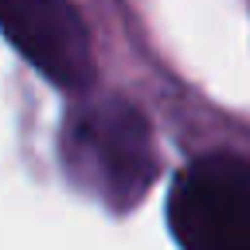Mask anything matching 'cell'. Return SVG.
Wrapping results in <instances>:
<instances>
[{
	"instance_id": "cell-2",
	"label": "cell",
	"mask_w": 250,
	"mask_h": 250,
	"mask_svg": "<svg viewBox=\"0 0 250 250\" xmlns=\"http://www.w3.org/2000/svg\"><path fill=\"white\" fill-rule=\"evenodd\" d=\"M180 250H250V160L199 156L168 191Z\"/></svg>"
},
{
	"instance_id": "cell-3",
	"label": "cell",
	"mask_w": 250,
	"mask_h": 250,
	"mask_svg": "<svg viewBox=\"0 0 250 250\" xmlns=\"http://www.w3.org/2000/svg\"><path fill=\"white\" fill-rule=\"evenodd\" d=\"M0 31L51 86L82 94L94 82L90 31L70 0H0Z\"/></svg>"
},
{
	"instance_id": "cell-1",
	"label": "cell",
	"mask_w": 250,
	"mask_h": 250,
	"mask_svg": "<svg viewBox=\"0 0 250 250\" xmlns=\"http://www.w3.org/2000/svg\"><path fill=\"white\" fill-rule=\"evenodd\" d=\"M62 164L109 211H129L156 180L152 129L125 98L86 102L62 129Z\"/></svg>"
}]
</instances>
